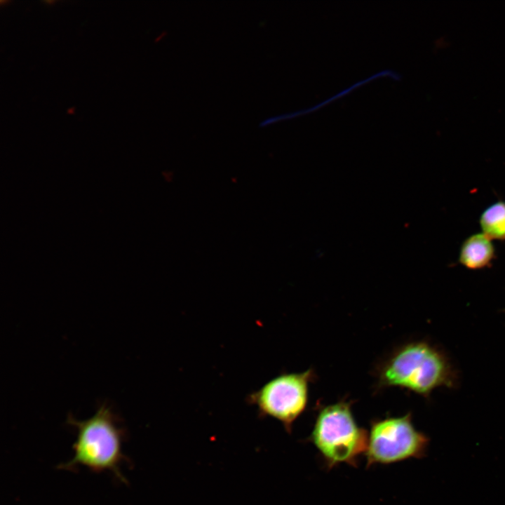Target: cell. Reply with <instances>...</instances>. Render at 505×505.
Here are the masks:
<instances>
[{
	"label": "cell",
	"instance_id": "cell-1",
	"mask_svg": "<svg viewBox=\"0 0 505 505\" xmlns=\"http://www.w3.org/2000/svg\"><path fill=\"white\" fill-rule=\"evenodd\" d=\"M378 391L398 387L429 399L436 389H454L459 374L442 348L414 340L394 348L375 368Z\"/></svg>",
	"mask_w": 505,
	"mask_h": 505
},
{
	"label": "cell",
	"instance_id": "cell-2",
	"mask_svg": "<svg viewBox=\"0 0 505 505\" xmlns=\"http://www.w3.org/2000/svg\"><path fill=\"white\" fill-rule=\"evenodd\" d=\"M67 423L76 429L74 456L58 467L73 470L77 466H83L94 472L109 471L126 483L120 469L126 459L122 452L124 432L110 408L103 404L90 418L77 420L69 416Z\"/></svg>",
	"mask_w": 505,
	"mask_h": 505
},
{
	"label": "cell",
	"instance_id": "cell-3",
	"mask_svg": "<svg viewBox=\"0 0 505 505\" xmlns=\"http://www.w3.org/2000/svg\"><path fill=\"white\" fill-rule=\"evenodd\" d=\"M368 432L357 424L351 403L341 400L321 408L307 440L328 469L346 464L356 466L366 451Z\"/></svg>",
	"mask_w": 505,
	"mask_h": 505
},
{
	"label": "cell",
	"instance_id": "cell-4",
	"mask_svg": "<svg viewBox=\"0 0 505 505\" xmlns=\"http://www.w3.org/2000/svg\"><path fill=\"white\" fill-rule=\"evenodd\" d=\"M429 438L417 430L410 412L403 416H387L370 422L365 453L366 466L391 464L426 456Z\"/></svg>",
	"mask_w": 505,
	"mask_h": 505
},
{
	"label": "cell",
	"instance_id": "cell-5",
	"mask_svg": "<svg viewBox=\"0 0 505 505\" xmlns=\"http://www.w3.org/2000/svg\"><path fill=\"white\" fill-rule=\"evenodd\" d=\"M315 377L311 369L302 372H283L248 393L245 402L256 408L260 418L274 419L290 433L295 422L307 408L309 386Z\"/></svg>",
	"mask_w": 505,
	"mask_h": 505
},
{
	"label": "cell",
	"instance_id": "cell-6",
	"mask_svg": "<svg viewBox=\"0 0 505 505\" xmlns=\"http://www.w3.org/2000/svg\"><path fill=\"white\" fill-rule=\"evenodd\" d=\"M495 257L492 240L481 232L469 236L462 243L459 262L468 269L479 270L490 267Z\"/></svg>",
	"mask_w": 505,
	"mask_h": 505
},
{
	"label": "cell",
	"instance_id": "cell-7",
	"mask_svg": "<svg viewBox=\"0 0 505 505\" xmlns=\"http://www.w3.org/2000/svg\"><path fill=\"white\" fill-rule=\"evenodd\" d=\"M479 223L482 233L489 238L505 241V201H498L485 208Z\"/></svg>",
	"mask_w": 505,
	"mask_h": 505
}]
</instances>
